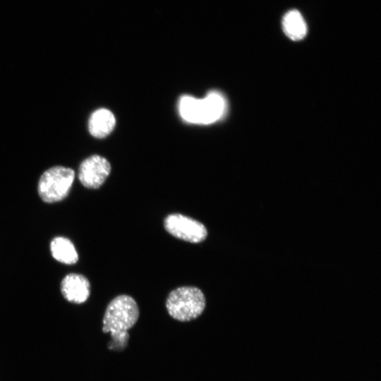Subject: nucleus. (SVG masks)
Wrapping results in <instances>:
<instances>
[{
  "label": "nucleus",
  "instance_id": "nucleus-1",
  "mask_svg": "<svg viewBox=\"0 0 381 381\" xmlns=\"http://www.w3.org/2000/svg\"><path fill=\"white\" fill-rule=\"evenodd\" d=\"M139 318V308L135 299L128 295H120L108 304L102 320V331L110 333L112 339L109 349L121 351L128 345L129 334Z\"/></svg>",
  "mask_w": 381,
  "mask_h": 381
},
{
  "label": "nucleus",
  "instance_id": "nucleus-2",
  "mask_svg": "<svg viewBox=\"0 0 381 381\" xmlns=\"http://www.w3.org/2000/svg\"><path fill=\"white\" fill-rule=\"evenodd\" d=\"M225 109V99L217 92H210L203 99L185 95L179 102V111L182 118L194 123H212L222 116Z\"/></svg>",
  "mask_w": 381,
  "mask_h": 381
},
{
  "label": "nucleus",
  "instance_id": "nucleus-3",
  "mask_svg": "<svg viewBox=\"0 0 381 381\" xmlns=\"http://www.w3.org/2000/svg\"><path fill=\"white\" fill-rule=\"evenodd\" d=\"M205 297L195 286H181L171 291L166 301L169 315L181 322H188L199 317L205 310Z\"/></svg>",
  "mask_w": 381,
  "mask_h": 381
},
{
  "label": "nucleus",
  "instance_id": "nucleus-4",
  "mask_svg": "<svg viewBox=\"0 0 381 381\" xmlns=\"http://www.w3.org/2000/svg\"><path fill=\"white\" fill-rule=\"evenodd\" d=\"M75 178V171L68 167L56 166L45 171L40 178L37 191L47 203L64 200L69 193Z\"/></svg>",
  "mask_w": 381,
  "mask_h": 381
},
{
  "label": "nucleus",
  "instance_id": "nucleus-5",
  "mask_svg": "<svg viewBox=\"0 0 381 381\" xmlns=\"http://www.w3.org/2000/svg\"><path fill=\"white\" fill-rule=\"evenodd\" d=\"M165 230L173 236L193 243L205 239L207 231L205 225L181 214H171L164 220Z\"/></svg>",
  "mask_w": 381,
  "mask_h": 381
},
{
  "label": "nucleus",
  "instance_id": "nucleus-6",
  "mask_svg": "<svg viewBox=\"0 0 381 381\" xmlns=\"http://www.w3.org/2000/svg\"><path fill=\"white\" fill-rule=\"evenodd\" d=\"M111 171V165L104 157L95 155L84 159L79 167L78 179L88 188H98Z\"/></svg>",
  "mask_w": 381,
  "mask_h": 381
},
{
  "label": "nucleus",
  "instance_id": "nucleus-7",
  "mask_svg": "<svg viewBox=\"0 0 381 381\" xmlns=\"http://www.w3.org/2000/svg\"><path fill=\"white\" fill-rule=\"evenodd\" d=\"M61 291L66 301L82 303L86 301L90 296V284L85 276L71 273L63 279L61 283Z\"/></svg>",
  "mask_w": 381,
  "mask_h": 381
},
{
  "label": "nucleus",
  "instance_id": "nucleus-8",
  "mask_svg": "<svg viewBox=\"0 0 381 381\" xmlns=\"http://www.w3.org/2000/svg\"><path fill=\"white\" fill-rule=\"evenodd\" d=\"M116 119L113 113L104 108L95 110L88 120V130L90 134L102 138L107 136L114 130Z\"/></svg>",
  "mask_w": 381,
  "mask_h": 381
},
{
  "label": "nucleus",
  "instance_id": "nucleus-9",
  "mask_svg": "<svg viewBox=\"0 0 381 381\" xmlns=\"http://www.w3.org/2000/svg\"><path fill=\"white\" fill-rule=\"evenodd\" d=\"M282 28L285 35L291 40H302L307 33L306 23L299 11L291 10L283 17Z\"/></svg>",
  "mask_w": 381,
  "mask_h": 381
},
{
  "label": "nucleus",
  "instance_id": "nucleus-10",
  "mask_svg": "<svg viewBox=\"0 0 381 381\" xmlns=\"http://www.w3.org/2000/svg\"><path fill=\"white\" fill-rule=\"evenodd\" d=\"M50 250L55 260L64 264L73 265L78 260L74 245L69 239L64 237L54 238L51 241Z\"/></svg>",
  "mask_w": 381,
  "mask_h": 381
}]
</instances>
